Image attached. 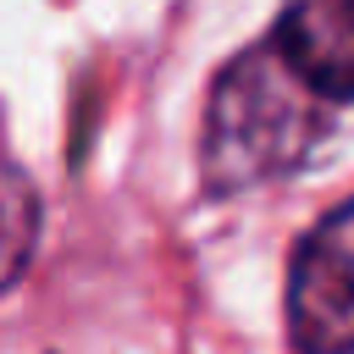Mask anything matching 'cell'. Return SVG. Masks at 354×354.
I'll list each match as a JSON object with an SVG mask.
<instances>
[{
  "instance_id": "obj_2",
  "label": "cell",
  "mask_w": 354,
  "mask_h": 354,
  "mask_svg": "<svg viewBox=\"0 0 354 354\" xmlns=\"http://www.w3.org/2000/svg\"><path fill=\"white\" fill-rule=\"evenodd\" d=\"M288 332L304 354H354V199L321 216L293 254Z\"/></svg>"
},
{
  "instance_id": "obj_1",
  "label": "cell",
  "mask_w": 354,
  "mask_h": 354,
  "mask_svg": "<svg viewBox=\"0 0 354 354\" xmlns=\"http://www.w3.org/2000/svg\"><path fill=\"white\" fill-rule=\"evenodd\" d=\"M332 105L277 39L232 55L210 83L199 166L210 194H243L299 171L332 133Z\"/></svg>"
},
{
  "instance_id": "obj_4",
  "label": "cell",
  "mask_w": 354,
  "mask_h": 354,
  "mask_svg": "<svg viewBox=\"0 0 354 354\" xmlns=\"http://www.w3.org/2000/svg\"><path fill=\"white\" fill-rule=\"evenodd\" d=\"M33 232H39V199H33L28 177L0 160V288L22 271V260L33 249Z\"/></svg>"
},
{
  "instance_id": "obj_3",
  "label": "cell",
  "mask_w": 354,
  "mask_h": 354,
  "mask_svg": "<svg viewBox=\"0 0 354 354\" xmlns=\"http://www.w3.org/2000/svg\"><path fill=\"white\" fill-rule=\"evenodd\" d=\"M271 39L326 100H354V0H288Z\"/></svg>"
}]
</instances>
